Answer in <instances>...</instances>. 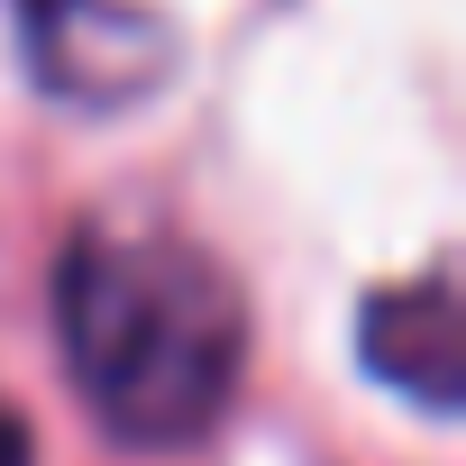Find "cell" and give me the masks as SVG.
I'll use <instances>...</instances> for the list:
<instances>
[{
    "label": "cell",
    "mask_w": 466,
    "mask_h": 466,
    "mask_svg": "<svg viewBox=\"0 0 466 466\" xmlns=\"http://www.w3.org/2000/svg\"><path fill=\"white\" fill-rule=\"evenodd\" d=\"M56 329H65L74 393L128 448L201 439L228 411L248 357V311L228 275L183 238H147V228L74 238L56 275Z\"/></svg>",
    "instance_id": "6da1fadb"
},
{
    "label": "cell",
    "mask_w": 466,
    "mask_h": 466,
    "mask_svg": "<svg viewBox=\"0 0 466 466\" xmlns=\"http://www.w3.org/2000/svg\"><path fill=\"white\" fill-rule=\"evenodd\" d=\"M0 466H37V448H28V420L10 411V393H0Z\"/></svg>",
    "instance_id": "3957f363"
},
{
    "label": "cell",
    "mask_w": 466,
    "mask_h": 466,
    "mask_svg": "<svg viewBox=\"0 0 466 466\" xmlns=\"http://www.w3.org/2000/svg\"><path fill=\"white\" fill-rule=\"evenodd\" d=\"M366 357H375V375H393L411 402H430V411H448L457 402V302H448V284H411V293H393V302H375L366 311Z\"/></svg>",
    "instance_id": "7a4b0ae2"
}]
</instances>
